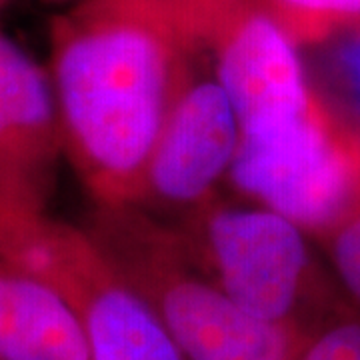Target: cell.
<instances>
[{
	"label": "cell",
	"mask_w": 360,
	"mask_h": 360,
	"mask_svg": "<svg viewBox=\"0 0 360 360\" xmlns=\"http://www.w3.org/2000/svg\"><path fill=\"white\" fill-rule=\"evenodd\" d=\"M194 58L179 0H84L52 26L63 144L104 208L144 196L158 132Z\"/></svg>",
	"instance_id": "6da1fadb"
},
{
	"label": "cell",
	"mask_w": 360,
	"mask_h": 360,
	"mask_svg": "<svg viewBox=\"0 0 360 360\" xmlns=\"http://www.w3.org/2000/svg\"><path fill=\"white\" fill-rule=\"evenodd\" d=\"M106 210L92 240L146 298L186 360H295L309 342L310 328L240 309L212 276L194 269L170 232L124 206Z\"/></svg>",
	"instance_id": "7a4b0ae2"
},
{
	"label": "cell",
	"mask_w": 360,
	"mask_h": 360,
	"mask_svg": "<svg viewBox=\"0 0 360 360\" xmlns=\"http://www.w3.org/2000/svg\"><path fill=\"white\" fill-rule=\"evenodd\" d=\"M229 174L238 193L322 238L360 208V132L321 103L286 129L240 136Z\"/></svg>",
	"instance_id": "3957f363"
},
{
	"label": "cell",
	"mask_w": 360,
	"mask_h": 360,
	"mask_svg": "<svg viewBox=\"0 0 360 360\" xmlns=\"http://www.w3.org/2000/svg\"><path fill=\"white\" fill-rule=\"evenodd\" d=\"M179 11L194 56L212 58L240 136L290 127L322 103L296 44L257 0H179Z\"/></svg>",
	"instance_id": "277c9868"
},
{
	"label": "cell",
	"mask_w": 360,
	"mask_h": 360,
	"mask_svg": "<svg viewBox=\"0 0 360 360\" xmlns=\"http://www.w3.org/2000/svg\"><path fill=\"white\" fill-rule=\"evenodd\" d=\"M210 276L258 319L310 330L352 307L312 262L307 232L266 206H214L205 217Z\"/></svg>",
	"instance_id": "5b68a950"
},
{
	"label": "cell",
	"mask_w": 360,
	"mask_h": 360,
	"mask_svg": "<svg viewBox=\"0 0 360 360\" xmlns=\"http://www.w3.org/2000/svg\"><path fill=\"white\" fill-rule=\"evenodd\" d=\"M22 260L28 274L54 286L75 309L90 360H186L90 234L44 219Z\"/></svg>",
	"instance_id": "8992f818"
},
{
	"label": "cell",
	"mask_w": 360,
	"mask_h": 360,
	"mask_svg": "<svg viewBox=\"0 0 360 360\" xmlns=\"http://www.w3.org/2000/svg\"><path fill=\"white\" fill-rule=\"evenodd\" d=\"M60 146L51 80L0 32V212H42Z\"/></svg>",
	"instance_id": "52a82bcc"
},
{
	"label": "cell",
	"mask_w": 360,
	"mask_h": 360,
	"mask_svg": "<svg viewBox=\"0 0 360 360\" xmlns=\"http://www.w3.org/2000/svg\"><path fill=\"white\" fill-rule=\"evenodd\" d=\"M238 139V120L222 86L214 77H191L153 146L144 196L150 193L170 205L205 202L220 176L229 172Z\"/></svg>",
	"instance_id": "ba28073f"
},
{
	"label": "cell",
	"mask_w": 360,
	"mask_h": 360,
	"mask_svg": "<svg viewBox=\"0 0 360 360\" xmlns=\"http://www.w3.org/2000/svg\"><path fill=\"white\" fill-rule=\"evenodd\" d=\"M0 360H90L77 312L54 286L0 258Z\"/></svg>",
	"instance_id": "9c48e42d"
},
{
	"label": "cell",
	"mask_w": 360,
	"mask_h": 360,
	"mask_svg": "<svg viewBox=\"0 0 360 360\" xmlns=\"http://www.w3.org/2000/svg\"><path fill=\"white\" fill-rule=\"evenodd\" d=\"M260 8L300 44H319L336 32H360V0H257Z\"/></svg>",
	"instance_id": "30bf717a"
},
{
	"label": "cell",
	"mask_w": 360,
	"mask_h": 360,
	"mask_svg": "<svg viewBox=\"0 0 360 360\" xmlns=\"http://www.w3.org/2000/svg\"><path fill=\"white\" fill-rule=\"evenodd\" d=\"M347 302L360 314V208L321 238Z\"/></svg>",
	"instance_id": "8fae6325"
},
{
	"label": "cell",
	"mask_w": 360,
	"mask_h": 360,
	"mask_svg": "<svg viewBox=\"0 0 360 360\" xmlns=\"http://www.w3.org/2000/svg\"><path fill=\"white\" fill-rule=\"evenodd\" d=\"M295 360H360L359 312L350 309L324 322Z\"/></svg>",
	"instance_id": "7c38bea8"
},
{
	"label": "cell",
	"mask_w": 360,
	"mask_h": 360,
	"mask_svg": "<svg viewBox=\"0 0 360 360\" xmlns=\"http://www.w3.org/2000/svg\"><path fill=\"white\" fill-rule=\"evenodd\" d=\"M342 66L347 70L352 86L360 94V32L356 39L348 42L347 46L342 49Z\"/></svg>",
	"instance_id": "4fadbf2b"
},
{
	"label": "cell",
	"mask_w": 360,
	"mask_h": 360,
	"mask_svg": "<svg viewBox=\"0 0 360 360\" xmlns=\"http://www.w3.org/2000/svg\"><path fill=\"white\" fill-rule=\"evenodd\" d=\"M4 2H6V0H0V6H2V4H4Z\"/></svg>",
	"instance_id": "5bb4252c"
}]
</instances>
